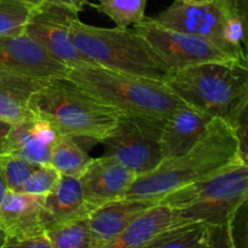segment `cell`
Here are the masks:
<instances>
[{"mask_svg": "<svg viewBox=\"0 0 248 248\" xmlns=\"http://www.w3.org/2000/svg\"><path fill=\"white\" fill-rule=\"evenodd\" d=\"M12 127V124L7 123V121L0 120V155L4 152V145L6 142V138L9 136L10 130Z\"/></svg>", "mask_w": 248, "mask_h": 248, "instance_id": "f546056e", "label": "cell"}, {"mask_svg": "<svg viewBox=\"0 0 248 248\" xmlns=\"http://www.w3.org/2000/svg\"><path fill=\"white\" fill-rule=\"evenodd\" d=\"M246 160L245 140L223 119H212L203 137L186 154L164 159L152 172L138 176L124 200L157 203L165 195Z\"/></svg>", "mask_w": 248, "mask_h": 248, "instance_id": "6da1fadb", "label": "cell"}, {"mask_svg": "<svg viewBox=\"0 0 248 248\" xmlns=\"http://www.w3.org/2000/svg\"><path fill=\"white\" fill-rule=\"evenodd\" d=\"M182 2H186V4H191V5H201V4H207V2L213 1V0H179Z\"/></svg>", "mask_w": 248, "mask_h": 248, "instance_id": "1f68e13d", "label": "cell"}, {"mask_svg": "<svg viewBox=\"0 0 248 248\" xmlns=\"http://www.w3.org/2000/svg\"><path fill=\"white\" fill-rule=\"evenodd\" d=\"M60 133L38 116L12 124L2 154L18 156L34 165H50L51 149Z\"/></svg>", "mask_w": 248, "mask_h": 248, "instance_id": "4fadbf2b", "label": "cell"}, {"mask_svg": "<svg viewBox=\"0 0 248 248\" xmlns=\"http://www.w3.org/2000/svg\"><path fill=\"white\" fill-rule=\"evenodd\" d=\"M67 67L27 35H0V78H62Z\"/></svg>", "mask_w": 248, "mask_h": 248, "instance_id": "8fae6325", "label": "cell"}, {"mask_svg": "<svg viewBox=\"0 0 248 248\" xmlns=\"http://www.w3.org/2000/svg\"><path fill=\"white\" fill-rule=\"evenodd\" d=\"M28 107L34 116L48 121L60 135L98 142L115 128L121 113L63 77L45 80L33 92Z\"/></svg>", "mask_w": 248, "mask_h": 248, "instance_id": "277c9868", "label": "cell"}, {"mask_svg": "<svg viewBox=\"0 0 248 248\" xmlns=\"http://www.w3.org/2000/svg\"><path fill=\"white\" fill-rule=\"evenodd\" d=\"M1 248H52L45 234L26 239L7 237Z\"/></svg>", "mask_w": 248, "mask_h": 248, "instance_id": "83f0119b", "label": "cell"}, {"mask_svg": "<svg viewBox=\"0 0 248 248\" xmlns=\"http://www.w3.org/2000/svg\"><path fill=\"white\" fill-rule=\"evenodd\" d=\"M234 220L220 225L208 227L207 240L203 248H246V240L244 244H240L235 237L232 228Z\"/></svg>", "mask_w": 248, "mask_h": 248, "instance_id": "4316f807", "label": "cell"}, {"mask_svg": "<svg viewBox=\"0 0 248 248\" xmlns=\"http://www.w3.org/2000/svg\"><path fill=\"white\" fill-rule=\"evenodd\" d=\"M45 80L47 79L0 78V120L16 124L34 116L28 107L29 98Z\"/></svg>", "mask_w": 248, "mask_h": 248, "instance_id": "d6986e66", "label": "cell"}, {"mask_svg": "<svg viewBox=\"0 0 248 248\" xmlns=\"http://www.w3.org/2000/svg\"><path fill=\"white\" fill-rule=\"evenodd\" d=\"M78 12L67 7L36 1L29 12L23 34L67 68L91 63L79 52L72 39V22Z\"/></svg>", "mask_w": 248, "mask_h": 248, "instance_id": "30bf717a", "label": "cell"}, {"mask_svg": "<svg viewBox=\"0 0 248 248\" xmlns=\"http://www.w3.org/2000/svg\"><path fill=\"white\" fill-rule=\"evenodd\" d=\"M45 196L7 190L0 205V230L7 237L26 239L45 234L43 205Z\"/></svg>", "mask_w": 248, "mask_h": 248, "instance_id": "5bb4252c", "label": "cell"}, {"mask_svg": "<svg viewBox=\"0 0 248 248\" xmlns=\"http://www.w3.org/2000/svg\"><path fill=\"white\" fill-rule=\"evenodd\" d=\"M35 0H0V35L23 33V27Z\"/></svg>", "mask_w": 248, "mask_h": 248, "instance_id": "cb8c5ba5", "label": "cell"}, {"mask_svg": "<svg viewBox=\"0 0 248 248\" xmlns=\"http://www.w3.org/2000/svg\"><path fill=\"white\" fill-rule=\"evenodd\" d=\"M5 240H6V235H5L4 232H2L1 230H0V248H1L2 245H4Z\"/></svg>", "mask_w": 248, "mask_h": 248, "instance_id": "d6a6232c", "label": "cell"}, {"mask_svg": "<svg viewBox=\"0 0 248 248\" xmlns=\"http://www.w3.org/2000/svg\"><path fill=\"white\" fill-rule=\"evenodd\" d=\"M248 165L240 160L217 173L165 195L162 203L184 223H203L212 227L232 222L246 203Z\"/></svg>", "mask_w": 248, "mask_h": 248, "instance_id": "5b68a950", "label": "cell"}, {"mask_svg": "<svg viewBox=\"0 0 248 248\" xmlns=\"http://www.w3.org/2000/svg\"><path fill=\"white\" fill-rule=\"evenodd\" d=\"M38 166L39 165H34L15 155H0V176L10 191L19 193L22 184Z\"/></svg>", "mask_w": 248, "mask_h": 248, "instance_id": "d4e9b609", "label": "cell"}, {"mask_svg": "<svg viewBox=\"0 0 248 248\" xmlns=\"http://www.w3.org/2000/svg\"><path fill=\"white\" fill-rule=\"evenodd\" d=\"M7 193V188H6V184H5L4 179H2V177L0 176V205H1L2 200H4L5 195H6Z\"/></svg>", "mask_w": 248, "mask_h": 248, "instance_id": "4dcf8cb0", "label": "cell"}, {"mask_svg": "<svg viewBox=\"0 0 248 248\" xmlns=\"http://www.w3.org/2000/svg\"><path fill=\"white\" fill-rule=\"evenodd\" d=\"M72 39L82 56L107 69L161 81L170 73L133 28H101L82 23L75 17Z\"/></svg>", "mask_w": 248, "mask_h": 248, "instance_id": "8992f818", "label": "cell"}, {"mask_svg": "<svg viewBox=\"0 0 248 248\" xmlns=\"http://www.w3.org/2000/svg\"><path fill=\"white\" fill-rule=\"evenodd\" d=\"M61 173L51 165L38 166L21 186L19 193L46 196L53 190L60 181Z\"/></svg>", "mask_w": 248, "mask_h": 248, "instance_id": "484cf974", "label": "cell"}, {"mask_svg": "<svg viewBox=\"0 0 248 248\" xmlns=\"http://www.w3.org/2000/svg\"><path fill=\"white\" fill-rule=\"evenodd\" d=\"M208 235V225L186 223L160 232L140 248H203Z\"/></svg>", "mask_w": 248, "mask_h": 248, "instance_id": "44dd1931", "label": "cell"}, {"mask_svg": "<svg viewBox=\"0 0 248 248\" xmlns=\"http://www.w3.org/2000/svg\"><path fill=\"white\" fill-rule=\"evenodd\" d=\"M164 121L120 113L115 128L102 140L106 156L111 157L136 176L152 172L164 160L160 137Z\"/></svg>", "mask_w": 248, "mask_h": 248, "instance_id": "52a82bcc", "label": "cell"}, {"mask_svg": "<svg viewBox=\"0 0 248 248\" xmlns=\"http://www.w3.org/2000/svg\"><path fill=\"white\" fill-rule=\"evenodd\" d=\"M211 120L186 104L177 109L162 125L160 145L164 159L186 154L203 137Z\"/></svg>", "mask_w": 248, "mask_h": 248, "instance_id": "9a60e30c", "label": "cell"}, {"mask_svg": "<svg viewBox=\"0 0 248 248\" xmlns=\"http://www.w3.org/2000/svg\"><path fill=\"white\" fill-rule=\"evenodd\" d=\"M63 78L121 113L165 121L186 106L165 81L107 69L93 63L68 67Z\"/></svg>", "mask_w": 248, "mask_h": 248, "instance_id": "3957f363", "label": "cell"}, {"mask_svg": "<svg viewBox=\"0 0 248 248\" xmlns=\"http://www.w3.org/2000/svg\"><path fill=\"white\" fill-rule=\"evenodd\" d=\"M147 0H99L92 6L107 15L116 27L128 28L144 19Z\"/></svg>", "mask_w": 248, "mask_h": 248, "instance_id": "603a6c76", "label": "cell"}, {"mask_svg": "<svg viewBox=\"0 0 248 248\" xmlns=\"http://www.w3.org/2000/svg\"><path fill=\"white\" fill-rule=\"evenodd\" d=\"M35 1H43L48 2V4L58 5V6L67 7V9H70L79 14L84 9L85 5L89 4L90 0H35Z\"/></svg>", "mask_w": 248, "mask_h": 248, "instance_id": "f1b7e54d", "label": "cell"}, {"mask_svg": "<svg viewBox=\"0 0 248 248\" xmlns=\"http://www.w3.org/2000/svg\"><path fill=\"white\" fill-rule=\"evenodd\" d=\"M91 212V208L85 202L79 178L61 174L57 186L44 200L43 220L45 232L58 223L89 217Z\"/></svg>", "mask_w": 248, "mask_h": 248, "instance_id": "ac0fdd59", "label": "cell"}, {"mask_svg": "<svg viewBox=\"0 0 248 248\" xmlns=\"http://www.w3.org/2000/svg\"><path fill=\"white\" fill-rule=\"evenodd\" d=\"M181 224L186 223L177 216L174 210L162 203H155L101 248H140L160 232Z\"/></svg>", "mask_w": 248, "mask_h": 248, "instance_id": "e0dca14e", "label": "cell"}, {"mask_svg": "<svg viewBox=\"0 0 248 248\" xmlns=\"http://www.w3.org/2000/svg\"><path fill=\"white\" fill-rule=\"evenodd\" d=\"M186 106L211 119H223L245 140L248 103L247 63L206 62L170 72L165 79Z\"/></svg>", "mask_w": 248, "mask_h": 248, "instance_id": "7a4b0ae2", "label": "cell"}, {"mask_svg": "<svg viewBox=\"0 0 248 248\" xmlns=\"http://www.w3.org/2000/svg\"><path fill=\"white\" fill-rule=\"evenodd\" d=\"M133 29L170 72L206 62L237 61L207 39L165 28L153 18L143 19L135 24Z\"/></svg>", "mask_w": 248, "mask_h": 248, "instance_id": "ba28073f", "label": "cell"}, {"mask_svg": "<svg viewBox=\"0 0 248 248\" xmlns=\"http://www.w3.org/2000/svg\"><path fill=\"white\" fill-rule=\"evenodd\" d=\"M137 178L135 173L111 157L92 159L79 181L85 202L91 211L111 201L120 200Z\"/></svg>", "mask_w": 248, "mask_h": 248, "instance_id": "7c38bea8", "label": "cell"}, {"mask_svg": "<svg viewBox=\"0 0 248 248\" xmlns=\"http://www.w3.org/2000/svg\"><path fill=\"white\" fill-rule=\"evenodd\" d=\"M239 14L241 10L237 0H213L201 5L174 0L173 4L160 12L153 21L165 28L207 39L237 60L225 44V28L230 19Z\"/></svg>", "mask_w": 248, "mask_h": 248, "instance_id": "9c48e42d", "label": "cell"}, {"mask_svg": "<svg viewBox=\"0 0 248 248\" xmlns=\"http://www.w3.org/2000/svg\"><path fill=\"white\" fill-rule=\"evenodd\" d=\"M91 161L92 157L69 136H58L51 149L50 165L64 176L80 178Z\"/></svg>", "mask_w": 248, "mask_h": 248, "instance_id": "ffe728a7", "label": "cell"}, {"mask_svg": "<svg viewBox=\"0 0 248 248\" xmlns=\"http://www.w3.org/2000/svg\"><path fill=\"white\" fill-rule=\"evenodd\" d=\"M45 235L52 248H91L87 217L52 225Z\"/></svg>", "mask_w": 248, "mask_h": 248, "instance_id": "7402d4cb", "label": "cell"}, {"mask_svg": "<svg viewBox=\"0 0 248 248\" xmlns=\"http://www.w3.org/2000/svg\"><path fill=\"white\" fill-rule=\"evenodd\" d=\"M154 205V202L149 201L120 199L94 208L87 217L90 246L91 248H101L108 244L136 218Z\"/></svg>", "mask_w": 248, "mask_h": 248, "instance_id": "2e32d148", "label": "cell"}]
</instances>
